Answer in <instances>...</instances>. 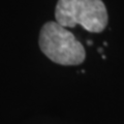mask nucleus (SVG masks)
I'll return each instance as SVG.
<instances>
[{
  "label": "nucleus",
  "mask_w": 124,
  "mask_h": 124,
  "mask_svg": "<svg viewBox=\"0 0 124 124\" xmlns=\"http://www.w3.org/2000/svg\"><path fill=\"white\" fill-rule=\"evenodd\" d=\"M39 46L49 59L61 65H78L86 56L82 44L57 22H48L44 25L39 35Z\"/></svg>",
  "instance_id": "nucleus-1"
},
{
  "label": "nucleus",
  "mask_w": 124,
  "mask_h": 124,
  "mask_svg": "<svg viewBox=\"0 0 124 124\" xmlns=\"http://www.w3.org/2000/svg\"><path fill=\"white\" fill-rule=\"evenodd\" d=\"M56 22L63 27L81 25L89 32H101L108 24V13L101 0H58Z\"/></svg>",
  "instance_id": "nucleus-2"
}]
</instances>
